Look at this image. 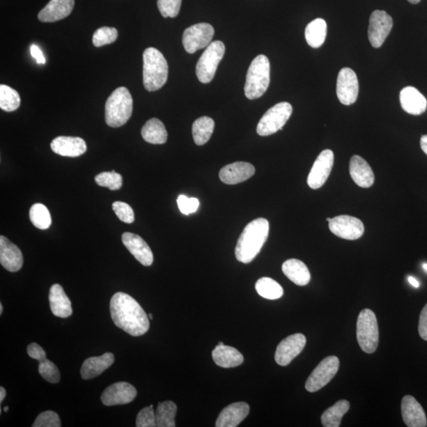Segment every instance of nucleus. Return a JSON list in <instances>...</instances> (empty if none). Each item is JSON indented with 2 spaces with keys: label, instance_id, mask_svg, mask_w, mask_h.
<instances>
[{
  "label": "nucleus",
  "instance_id": "nucleus-1",
  "mask_svg": "<svg viewBox=\"0 0 427 427\" xmlns=\"http://www.w3.org/2000/svg\"><path fill=\"white\" fill-rule=\"evenodd\" d=\"M110 313L116 326L132 336H140L150 329L149 317L132 297L123 292L110 301Z\"/></svg>",
  "mask_w": 427,
  "mask_h": 427
},
{
  "label": "nucleus",
  "instance_id": "nucleus-2",
  "mask_svg": "<svg viewBox=\"0 0 427 427\" xmlns=\"http://www.w3.org/2000/svg\"><path fill=\"white\" fill-rule=\"evenodd\" d=\"M269 235V222L259 218L249 222L240 238L235 248L236 258L243 264H249L265 244Z\"/></svg>",
  "mask_w": 427,
  "mask_h": 427
},
{
  "label": "nucleus",
  "instance_id": "nucleus-3",
  "mask_svg": "<svg viewBox=\"0 0 427 427\" xmlns=\"http://www.w3.org/2000/svg\"><path fill=\"white\" fill-rule=\"evenodd\" d=\"M143 85L148 91H156L166 84L169 67L160 50L148 48L143 52Z\"/></svg>",
  "mask_w": 427,
  "mask_h": 427
},
{
  "label": "nucleus",
  "instance_id": "nucleus-4",
  "mask_svg": "<svg viewBox=\"0 0 427 427\" xmlns=\"http://www.w3.org/2000/svg\"><path fill=\"white\" fill-rule=\"evenodd\" d=\"M133 110V99L126 87L116 89L105 104V121L109 127H119L130 119Z\"/></svg>",
  "mask_w": 427,
  "mask_h": 427
},
{
  "label": "nucleus",
  "instance_id": "nucleus-5",
  "mask_svg": "<svg viewBox=\"0 0 427 427\" xmlns=\"http://www.w3.org/2000/svg\"><path fill=\"white\" fill-rule=\"evenodd\" d=\"M270 62L265 55L257 56L251 63L244 85V95L249 100L264 95L270 84Z\"/></svg>",
  "mask_w": 427,
  "mask_h": 427
},
{
  "label": "nucleus",
  "instance_id": "nucleus-6",
  "mask_svg": "<svg viewBox=\"0 0 427 427\" xmlns=\"http://www.w3.org/2000/svg\"><path fill=\"white\" fill-rule=\"evenodd\" d=\"M357 339L364 352H376L379 343V329L375 313L365 309L361 311L357 320Z\"/></svg>",
  "mask_w": 427,
  "mask_h": 427
},
{
  "label": "nucleus",
  "instance_id": "nucleus-7",
  "mask_svg": "<svg viewBox=\"0 0 427 427\" xmlns=\"http://www.w3.org/2000/svg\"><path fill=\"white\" fill-rule=\"evenodd\" d=\"M226 47L220 40L210 43L199 60L196 75L202 84H209L215 77L219 63L224 58Z\"/></svg>",
  "mask_w": 427,
  "mask_h": 427
},
{
  "label": "nucleus",
  "instance_id": "nucleus-8",
  "mask_svg": "<svg viewBox=\"0 0 427 427\" xmlns=\"http://www.w3.org/2000/svg\"><path fill=\"white\" fill-rule=\"evenodd\" d=\"M293 112L292 105L288 102H280L269 109L258 123L257 134L261 137L271 136L282 130Z\"/></svg>",
  "mask_w": 427,
  "mask_h": 427
},
{
  "label": "nucleus",
  "instance_id": "nucleus-9",
  "mask_svg": "<svg viewBox=\"0 0 427 427\" xmlns=\"http://www.w3.org/2000/svg\"><path fill=\"white\" fill-rule=\"evenodd\" d=\"M339 360L336 356L327 357L310 374L306 382V389L309 393H316L329 384L336 375Z\"/></svg>",
  "mask_w": 427,
  "mask_h": 427
},
{
  "label": "nucleus",
  "instance_id": "nucleus-10",
  "mask_svg": "<svg viewBox=\"0 0 427 427\" xmlns=\"http://www.w3.org/2000/svg\"><path fill=\"white\" fill-rule=\"evenodd\" d=\"M215 30L208 23H199L187 28L183 33V42L187 52L192 54L207 48L212 42Z\"/></svg>",
  "mask_w": 427,
  "mask_h": 427
},
{
  "label": "nucleus",
  "instance_id": "nucleus-11",
  "mask_svg": "<svg viewBox=\"0 0 427 427\" xmlns=\"http://www.w3.org/2000/svg\"><path fill=\"white\" fill-rule=\"evenodd\" d=\"M394 26L391 17L385 10H374L370 17L368 29V40L373 48H380L389 36Z\"/></svg>",
  "mask_w": 427,
  "mask_h": 427
},
{
  "label": "nucleus",
  "instance_id": "nucleus-12",
  "mask_svg": "<svg viewBox=\"0 0 427 427\" xmlns=\"http://www.w3.org/2000/svg\"><path fill=\"white\" fill-rule=\"evenodd\" d=\"M329 229L333 235L354 241L364 235L365 228L362 222L350 215H339L329 222Z\"/></svg>",
  "mask_w": 427,
  "mask_h": 427
},
{
  "label": "nucleus",
  "instance_id": "nucleus-13",
  "mask_svg": "<svg viewBox=\"0 0 427 427\" xmlns=\"http://www.w3.org/2000/svg\"><path fill=\"white\" fill-rule=\"evenodd\" d=\"M333 165H334L333 151L327 149L321 152L309 173L307 184L309 188L312 189L321 188L329 178Z\"/></svg>",
  "mask_w": 427,
  "mask_h": 427
},
{
  "label": "nucleus",
  "instance_id": "nucleus-14",
  "mask_svg": "<svg viewBox=\"0 0 427 427\" xmlns=\"http://www.w3.org/2000/svg\"><path fill=\"white\" fill-rule=\"evenodd\" d=\"M359 91L358 77L353 70L349 68L341 69L336 84V95L339 102L344 105L354 104L358 98Z\"/></svg>",
  "mask_w": 427,
  "mask_h": 427
},
{
  "label": "nucleus",
  "instance_id": "nucleus-15",
  "mask_svg": "<svg viewBox=\"0 0 427 427\" xmlns=\"http://www.w3.org/2000/svg\"><path fill=\"white\" fill-rule=\"evenodd\" d=\"M306 344V338L301 333L289 336L281 341L277 348L274 359L277 364L288 366L302 352Z\"/></svg>",
  "mask_w": 427,
  "mask_h": 427
},
{
  "label": "nucleus",
  "instance_id": "nucleus-16",
  "mask_svg": "<svg viewBox=\"0 0 427 427\" xmlns=\"http://www.w3.org/2000/svg\"><path fill=\"white\" fill-rule=\"evenodd\" d=\"M137 396V390L130 383L118 382L103 391L101 400L105 406L124 405L130 403Z\"/></svg>",
  "mask_w": 427,
  "mask_h": 427
},
{
  "label": "nucleus",
  "instance_id": "nucleus-17",
  "mask_svg": "<svg viewBox=\"0 0 427 427\" xmlns=\"http://www.w3.org/2000/svg\"><path fill=\"white\" fill-rule=\"evenodd\" d=\"M122 242L140 264L144 266H150L153 264V253L148 243L141 237L126 232L123 233Z\"/></svg>",
  "mask_w": 427,
  "mask_h": 427
},
{
  "label": "nucleus",
  "instance_id": "nucleus-18",
  "mask_svg": "<svg viewBox=\"0 0 427 427\" xmlns=\"http://www.w3.org/2000/svg\"><path fill=\"white\" fill-rule=\"evenodd\" d=\"M254 173L255 168L251 164L237 162L222 168L219 178L224 184L237 185L253 177Z\"/></svg>",
  "mask_w": 427,
  "mask_h": 427
},
{
  "label": "nucleus",
  "instance_id": "nucleus-19",
  "mask_svg": "<svg viewBox=\"0 0 427 427\" xmlns=\"http://www.w3.org/2000/svg\"><path fill=\"white\" fill-rule=\"evenodd\" d=\"M401 412L403 422L408 427H426L427 419L420 403L410 395L402 399Z\"/></svg>",
  "mask_w": 427,
  "mask_h": 427
},
{
  "label": "nucleus",
  "instance_id": "nucleus-20",
  "mask_svg": "<svg viewBox=\"0 0 427 427\" xmlns=\"http://www.w3.org/2000/svg\"><path fill=\"white\" fill-rule=\"evenodd\" d=\"M0 263L10 272L20 271L23 265V256L19 247L3 236L0 237Z\"/></svg>",
  "mask_w": 427,
  "mask_h": 427
},
{
  "label": "nucleus",
  "instance_id": "nucleus-21",
  "mask_svg": "<svg viewBox=\"0 0 427 427\" xmlns=\"http://www.w3.org/2000/svg\"><path fill=\"white\" fill-rule=\"evenodd\" d=\"M51 149L57 155L75 157L85 154L87 146L79 137H59L52 140Z\"/></svg>",
  "mask_w": 427,
  "mask_h": 427
},
{
  "label": "nucleus",
  "instance_id": "nucleus-22",
  "mask_svg": "<svg viewBox=\"0 0 427 427\" xmlns=\"http://www.w3.org/2000/svg\"><path fill=\"white\" fill-rule=\"evenodd\" d=\"M250 407L247 403H231L222 410L216 421L217 427H236L248 417Z\"/></svg>",
  "mask_w": 427,
  "mask_h": 427
},
{
  "label": "nucleus",
  "instance_id": "nucleus-23",
  "mask_svg": "<svg viewBox=\"0 0 427 427\" xmlns=\"http://www.w3.org/2000/svg\"><path fill=\"white\" fill-rule=\"evenodd\" d=\"M75 0H51L40 11L38 20L42 22H54L65 19L72 13Z\"/></svg>",
  "mask_w": 427,
  "mask_h": 427
},
{
  "label": "nucleus",
  "instance_id": "nucleus-24",
  "mask_svg": "<svg viewBox=\"0 0 427 427\" xmlns=\"http://www.w3.org/2000/svg\"><path fill=\"white\" fill-rule=\"evenodd\" d=\"M349 171L354 183L361 188L368 189L374 183V173L368 162L359 155L350 161Z\"/></svg>",
  "mask_w": 427,
  "mask_h": 427
},
{
  "label": "nucleus",
  "instance_id": "nucleus-25",
  "mask_svg": "<svg viewBox=\"0 0 427 427\" xmlns=\"http://www.w3.org/2000/svg\"><path fill=\"white\" fill-rule=\"evenodd\" d=\"M400 102L402 109L414 116L423 114L427 108L426 99L413 86H407L401 91Z\"/></svg>",
  "mask_w": 427,
  "mask_h": 427
},
{
  "label": "nucleus",
  "instance_id": "nucleus-26",
  "mask_svg": "<svg viewBox=\"0 0 427 427\" xmlns=\"http://www.w3.org/2000/svg\"><path fill=\"white\" fill-rule=\"evenodd\" d=\"M49 304L52 313L56 317L67 318L72 314V302L59 284L52 286L49 291Z\"/></svg>",
  "mask_w": 427,
  "mask_h": 427
},
{
  "label": "nucleus",
  "instance_id": "nucleus-27",
  "mask_svg": "<svg viewBox=\"0 0 427 427\" xmlns=\"http://www.w3.org/2000/svg\"><path fill=\"white\" fill-rule=\"evenodd\" d=\"M115 358L112 353L91 357L84 362L81 368V376L84 380L95 378L114 364Z\"/></svg>",
  "mask_w": 427,
  "mask_h": 427
},
{
  "label": "nucleus",
  "instance_id": "nucleus-28",
  "mask_svg": "<svg viewBox=\"0 0 427 427\" xmlns=\"http://www.w3.org/2000/svg\"><path fill=\"white\" fill-rule=\"evenodd\" d=\"M212 358L216 365L222 368H233L242 365L244 357L233 347L218 344L212 352Z\"/></svg>",
  "mask_w": 427,
  "mask_h": 427
},
{
  "label": "nucleus",
  "instance_id": "nucleus-29",
  "mask_svg": "<svg viewBox=\"0 0 427 427\" xmlns=\"http://www.w3.org/2000/svg\"><path fill=\"white\" fill-rule=\"evenodd\" d=\"M282 270L285 276L297 286H306L311 279L307 266L297 259L286 261Z\"/></svg>",
  "mask_w": 427,
  "mask_h": 427
},
{
  "label": "nucleus",
  "instance_id": "nucleus-30",
  "mask_svg": "<svg viewBox=\"0 0 427 427\" xmlns=\"http://www.w3.org/2000/svg\"><path fill=\"white\" fill-rule=\"evenodd\" d=\"M142 137L146 142L164 144L167 141L168 133L163 123L157 118L149 120L142 128Z\"/></svg>",
  "mask_w": 427,
  "mask_h": 427
},
{
  "label": "nucleus",
  "instance_id": "nucleus-31",
  "mask_svg": "<svg viewBox=\"0 0 427 427\" xmlns=\"http://www.w3.org/2000/svg\"><path fill=\"white\" fill-rule=\"evenodd\" d=\"M327 36V23L323 19L309 22L306 28L305 37L308 45L318 49L323 45Z\"/></svg>",
  "mask_w": 427,
  "mask_h": 427
},
{
  "label": "nucleus",
  "instance_id": "nucleus-32",
  "mask_svg": "<svg viewBox=\"0 0 427 427\" xmlns=\"http://www.w3.org/2000/svg\"><path fill=\"white\" fill-rule=\"evenodd\" d=\"M350 408V403L346 400L339 401L321 415V423L325 427H339L341 424L343 415Z\"/></svg>",
  "mask_w": 427,
  "mask_h": 427
},
{
  "label": "nucleus",
  "instance_id": "nucleus-33",
  "mask_svg": "<svg viewBox=\"0 0 427 427\" xmlns=\"http://www.w3.org/2000/svg\"><path fill=\"white\" fill-rule=\"evenodd\" d=\"M215 128V121L208 116H202L197 119L192 125V136L194 142L198 146L206 144Z\"/></svg>",
  "mask_w": 427,
  "mask_h": 427
},
{
  "label": "nucleus",
  "instance_id": "nucleus-34",
  "mask_svg": "<svg viewBox=\"0 0 427 427\" xmlns=\"http://www.w3.org/2000/svg\"><path fill=\"white\" fill-rule=\"evenodd\" d=\"M178 411L177 405L172 401L160 403L156 409L155 418L157 427H174L175 417Z\"/></svg>",
  "mask_w": 427,
  "mask_h": 427
},
{
  "label": "nucleus",
  "instance_id": "nucleus-35",
  "mask_svg": "<svg viewBox=\"0 0 427 427\" xmlns=\"http://www.w3.org/2000/svg\"><path fill=\"white\" fill-rule=\"evenodd\" d=\"M257 293L269 300H277L284 295V289L277 281L268 277L261 278L256 284Z\"/></svg>",
  "mask_w": 427,
  "mask_h": 427
},
{
  "label": "nucleus",
  "instance_id": "nucleus-36",
  "mask_svg": "<svg viewBox=\"0 0 427 427\" xmlns=\"http://www.w3.org/2000/svg\"><path fill=\"white\" fill-rule=\"evenodd\" d=\"M21 104L20 93L7 85L0 86V108L6 112H13Z\"/></svg>",
  "mask_w": 427,
  "mask_h": 427
},
{
  "label": "nucleus",
  "instance_id": "nucleus-37",
  "mask_svg": "<svg viewBox=\"0 0 427 427\" xmlns=\"http://www.w3.org/2000/svg\"><path fill=\"white\" fill-rule=\"evenodd\" d=\"M30 218L34 226L40 230L49 229L52 224L49 210L42 203H35L30 210Z\"/></svg>",
  "mask_w": 427,
  "mask_h": 427
},
{
  "label": "nucleus",
  "instance_id": "nucleus-38",
  "mask_svg": "<svg viewBox=\"0 0 427 427\" xmlns=\"http://www.w3.org/2000/svg\"><path fill=\"white\" fill-rule=\"evenodd\" d=\"M118 38V32L114 27L104 26L98 29L93 36V44L95 47H102L112 44Z\"/></svg>",
  "mask_w": 427,
  "mask_h": 427
},
{
  "label": "nucleus",
  "instance_id": "nucleus-39",
  "mask_svg": "<svg viewBox=\"0 0 427 427\" xmlns=\"http://www.w3.org/2000/svg\"><path fill=\"white\" fill-rule=\"evenodd\" d=\"M96 183L99 186L107 187L110 190H118L123 185V178L121 174L112 172H104L97 175Z\"/></svg>",
  "mask_w": 427,
  "mask_h": 427
},
{
  "label": "nucleus",
  "instance_id": "nucleus-40",
  "mask_svg": "<svg viewBox=\"0 0 427 427\" xmlns=\"http://www.w3.org/2000/svg\"><path fill=\"white\" fill-rule=\"evenodd\" d=\"M39 373L47 382L58 383L61 380V373L56 366L49 359L39 362Z\"/></svg>",
  "mask_w": 427,
  "mask_h": 427
},
{
  "label": "nucleus",
  "instance_id": "nucleus-41",
  "mask_svg": "<svg viewBox=\"0 0 427 427\" xmlns=\"http://www.w3.org/2000/svg\"><path fill=\"white\" fill-rule=\"evenodd\" d=\"M183 0H157V8L164 17H176Z\"/></svg>",
  "mask_w": 427,
  "mask_h": 427
},
{
  "label": "nucleus",
  "instance_id": "nucleus-42",
  "mask_svg": "<svg viewBox=\"0 0 427 427\" xmlns=\"http://www.w3.org/2000/svg\"><path fill=\"white\" fill-rule=\"evenodd\" d=\"M33 427H60L61 426L59 415L52 411L40 413L35 420Z\"/></svg>",
  "mask_w": 427,
  "mask_h": 427
},
{
  "label": "nucleus",
  "instance_id": "nucleus-43",
  "mask_svg": "<svg viewBox=\"0 0 427 427\" xmlns=\"http://www.w3.org/2000/svg\"><path fill=\"white\" fill-rule=\"evenodd\" d=\"M113 210L116 216L125 224H132L134 220V210L127 203L116 201L113 203Z\"/></svg>",
  "mask_w": 427,
  "mask_h": 427
},
{
  "label": "nucleus",
  "instance_id": "nucleus-44",
  "mask_svg": "<svg viewBox=\"0 0 427 427\" xmlns=\"http://www.w3.org/2000/svg\"><path fill=\"white\" fill-rule=\"evenodd\" d=\"M137 427H155L156 418L154 406L144 407L139 412L137 417Z\"/></svg>",
  "mask_w": 427,
  "mask_h": 427
},
{
  "label": "nucleus",
  "instance_id": "nucleus-45",
  "mask_svg": "<svg viewBox=\"0 0 427 427\" xmlns=\"http://www.w3.org/2000/svg\"><path fill=\"white\" fill-rule=\"evenodd\" d=\"M178 205L181 213L189 215L196 212L200 207V201L196 198H189L185 195H180L178 198Z\"/></svg>",
  "mask_w": 427,
  "mask_h": 427
},
{
  "label": "nucleus",
  "instance_id": "nucleus-46",
  "mask_svg": "<svg viewBox=\"0 0 427 427\" xmlns=\"http://www.w3.org/2000/svg\"><path fill=\"white\" fill-rule=\"evenodd\" d=\"M27 353L31 358L37 360L38 362H42L46 359L45 350L37 343H33L29 345Z\"/></svg>",
  "mask_w": 427,
  "mask_h": 427
},
{
  "label": "nucleus",
  "instance_id": "nucleus-47",
  "mask_svg": "<svg viewBox=\"0 0 427 427\" xmlns=\"http://www.w3.org/2000/svg\"><path fill=\"white\" fill-rule=\"evenodd\" d=\"M419 333L420 337L427 341V304L420 314Z\"/></svg>",
  "mask_w": 427,
  "mask_h": 427
},
{
  "label": "nucleus",
  "instance_id": "nucleus-48",
  "mask_svg": "<svg viewBox=\"0 0 427 427\" xmlns=\"http://www.w3.org/2000/svg\"><path fill=\"white\" fill-rule=\"evenodd\" d=\"M31 54L34 59H36L37 63L39 64H45L46 61L45 58L42 54V50H40L37 45H32L31 47Z\"/></svg>",
  "mask_w": 427,
  "mask_h": 427
},
{
  "label": "nucleus",
  "instance_id": "nucleus-49",
  "mask_svg": "<svg viewBox=\"0 0 427 427\" xmlns=\"http://www.w3.org/2000/svg\"><path fill=\"white\" fill-rule=\"evenodd\" d=\"M420 146L421 148H422L424 153L427 155V134L421 137Z\"/></svg>",
  "mask_w": 427,
  "mask_h": 427
},
{
  "label": "nucleus",
  "instance_id": "nucleus-50",
  "mask_svg": "<svg viewBox=\"0 0 427 427\" xmlns=\"http://www.w3.org/2000/svg\"><path fill=\"white\" fill-rule=\"evenodd\" d=\"M408 282L410 283V284L412 286H413L414 288H419V281L417 279H414L412 277H408Z\"/></svg>",
  "mask_w": 427,
  "mask_h": 427
},
{
  "label": "nucleus",
  "instance_id": "nucleus-51",
  "mask_svg": "<svg viewBox=\"0 0 427 427\" xmlns=\"http://www.w3.org/2000/svg\"><path fill=\"white\" fill-rule=\"evenodd\" d=\"M6 394H7V391L3 387H0V403H2L3 400L5 399Z\"/></svg>",
  "mask_w": 427,
  "mask_h": 427
},
{
  "label": "nucleus",
  "instance_id": "nucleus-52",
  "mask_svg": "<svg viewBox=\"0 0 427 427\" xmlns=\"http://www.w3.org/2000/svg\"><path fill=\"white\" fill-rule=\"evenodd\" d=\"M407 1L412 4H417L421 1V0H407Z\"/></svg>",
  "mask_w": 427,
  "mask_h": 427
},
{
  "label": "nucleus",
  "instance_id": "nucleus-53",
  "mask_svg": "<svg viewBox=\"0 0 427 427\" xmlns=\"http://www.w3.org/2000/svg\"><path fill=\"white\" fill-rule=\"evenodd\" d=\"M3 304L0 303V314H3Z\"/></svg>",
  "mask_w": 427,
  "mask_h": 427
},
{
  "label": "nucleus",
  "instance_id": "nucleus-54",
  "mask_svg": "<svg viewBox=\"0 0 427 427\" xmlns=\"http://www.w3.org/2000/svg\"><path fill=\"white\" fill-rule=\"evenodd\" d=\"M423 267L424 270L427 272V264H424Z\"/></svg>",
  "mask_w": 427,
  "mask_h": 427
},
{
  "label": "nucleus",
  "instance_id": "nucleus-55",
  "mask_svg": "<svg viewBox=\"0 0 427 427\" xmlns=\"http://www.w3.org/2000/svg\"><path fill=\"white\" fill-rule=\"evenodd\" d=\"M148 317L150 320H153V315H152L151 313L149 314Z\"/></svg>",
  "mask_w": 427,
  "mask_h": 427
},
{
  "label": "nucleus",
  "instance_id": "nucleus-56",
  "mask_svg": "<svg viewBox=\"0 0 427 427\" xmlns=\"http://www.w3.org/2000/svg\"><path fill=\"white\" fill-rule=\"evenodd\" d=\"M9 407H4V412H7L8 411Z\"/></svg>",
  "mask_w": 427,
  "mask_h": 427
},
{
  "label": "nucleus",
  "instance_id": "nucleus-57",
  "mask_svg": "<svg viewBox=\"0 0 427 427\" xmlns=\"http://www.w3.org/2000/svg\"><path fill=\"white\" fill-rule=\"evenodd\" d=\"M331 219H332L331 218H327V219H326V220H327V222H329L331 221Z\"/></svg>",
  "mask_w": 427,
  "mask_h": 427
},
{
  "label": "nucleus",
  "instance_id": "nucleus-58",
  "mask_svg": "<svg viewBox=\"0 0 427 427\" xmlns=\"http://www.w3.org/2000/svg\"><path fill=\"white\" fill-rule=\"evenodd\" d=\"M219 344H220V345H224V343H222V342H219Z\"/></svg>",
  "mask_w": 427,
  "mask_h": 427
}]
</instances>
